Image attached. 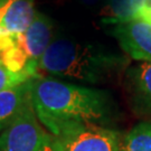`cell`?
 <instances>
[{
	"label": "cell",
	"instance_id": "cell-7",
	"mask_svg": "<svg viewBox=\"0 0 151 151\" xmlns=\"http://www.w3.org/2000/svg\"><path fill=\"white\" fill-rule=\"evenodd\" d=\"M34 0H8L0 9V53L27 30L36 17Z\"/></svg>",
	"mask_w": 151,
	"mask_h": 151
},
{
	"label": "cell",
	"instance_id": "cell-11",
	"mask_svg": "<svg viewBox=\"0 0 151 151\" xmlns=\"http://www.w3.org/2000/svg\"><path fill=\"white\" fill-rule=\"evenodd\" d=\"M119 151H151V121L135 124L120 137Z\"/></svg>",
	"mask_w": 151,
	"mask_h": 151
},
{
	"label": "cell",
	"instance_id": "cell-10",
	"mask_svg": "<svg viewBox=\"0 0 151 151\" xmlns=\"http://www.w3.org/2000/svg\"><path fill=\"white\" fill-rule=\"evenodd\" d=\"M146 0H109L105 18L103 22L108 25L134 20L145 7Z\"/></svg>",
	"mask_w": 151,
	"mask_h": 151
},
{
	"label": "cell",
	"instance_id": "cell-2",
	"mask_svg": "<svg viewBox=\"0 0 151 151\" xmlns=\"http://www.w3.org/2000/svg\"><path fill=\"white\" fill-rule=\"evenodd\" d=\"M125 62L123 56L101 45L56 38L39 60L37 73L81 85H99L110 81Z\"/></svg>",
	"mask_w": 151,
	"mask_h": 151
},
{
	"label": "cell",
	"instance_id": "cell-4",
	"mask_svg": "<svg viewBox=\"0 0 151 151\" xmlns=\"http://www.w3.org/2000/svg\"><path fill=\"white\" fill-rule=\"evenodd\" d=\"M0 151H53V135L39 122L30 99L0 133Z\"/></svg>",
	"mask_w": 151,
	"mask_h": 151
},
{
	"label": "cell",
	"instance_id": "cell-13",
	"mask_svg": "<svg viewBox=\"0 0 151 151\" xmlns=\"http://www.w3.org/2000/svg\"><path fill=\"white\" fill-rule=\"evenodd\" d=\"M137 19H141V20H145L151 24V0H146L145 7L142 8Z\"/></svg>",
	"mask_w": 151,
	"mask_h": 151
},
{
	"label": "cell",
	"instance_id": "cell-6",
	"mask_svg": "<svg viewBox=\"0 0 151 151\" xmlns=\"http://www.w3.org/2000/svg\"><path fill=\"white\" fill-rule=\"evenodd\" d=\"M111 34L124 53L138 62H151V24L141 19L112 24Z\"/></svg>",
	"mask_w": 151,
	"mask_h": 151
},
{
	"label": "cell",
	"instance_id": "cell-8",
	"mask_svg": "<svg viewBox=\"0 0 151 151\" xmlns=\"http://www.w3.org/2000/svg\"><path fill=\"white\" fill-rule=\"evenodd\" d=\"M127 87L133 111L151 116V62H141L128 70Z\"/></svg>",
	"mask_w": 151,
	"mask_h": 151
},
{
	"label": "cell",
	"instance_id": "cell-9",
	"mask_svg": "<svg viewBox=\"0 0 151 151\" xmlns=\"http://www.w3.org/2000/svg\"><path fill=\"white\" fill-rule=\"evenodd\" d=\"M30 81L0 92V133L12 122L30 99Z\"/></svg>",
	"mask_w": 151,
	"mask_h": 151
},
{
	"label": "cell",
	"instance_id": "cell-5",
	"mask_svg": "<svg viewBox=\"0 0 151 151\" xmlns=\"http://www.w3.org/2000/svg\"><path fill=\"white\" fill-rule=\"evenodd\" d=\"M120 137L106 127H77L53 135V151H119Z\"/></svg>",
	"mask_w": 151,
	"mask_h": 151
},
{
	"label": "cell",
	"instance_id": "cell-15",
	"mask_svg": "<svg viewBox=\"0 0 151 151\" xmlns=\"http://www.w3.org/2000/svg\"><path fill=\"white\" fill-rule=\"evenodd\" d=\"M7 1H8V0H0V9L7 4Z\"/></svg>",
	"mask_w": 151,
	"mask_h": 151
},
{
	"label": "cell",
	"instance_id": "cell-14",
	"mask_svg": "<svg viewBox=\"0 0 151 151\" xmlns=\"http://www.w3.org/2000/svg\"><path fill=\"white\" fill-rule=\"evenodd\" d=\"M82 2L84 4V5H87V6H93V5H96L97 2L100 1V0H81Z\"/></svg>",
	"mask_w": 151,
	"mask_h": 151
},
{
	"label": "cell",
	"instance_id": "cell-3",
	"mask_svg": "<svg viewBox=\"0 0 151 151\" xmlns=\"http://www.w3.org/2000/svg\"><path fill=\"white\" fill-rule=\"evenodd\" d=\"M52 42L53 22L44 14L37 12L29 28L0 53V58L12 72L38 76V63Z\"/></svg>",
	"mask_w": 151,
	"mask_h": 151
},
{
	"label": "cell",
	"instance_id": "cell-12",
	"mask_svg": "<svg viewBox=\"0 0 151 151\" xmlns=\"http://www.w3.org/2000/svg\"><path fill=\"white\" fill-rule=\"evenodd\" d=\"M36 76L32 75L29 73H16L12 72L4 64V62L0 58V92L9 90L18 85H22L26 82L30 81Z\"/></svg>",
	"mask_w": 151,
	"mask_h": 151
},
{
	"label": "cell",
	"instance_id": "cell-1",
	"mask_svg": "<svg viewBox=\"0 0 151 151\" xmlns=\"http://www.w3.org/2000/svg\"><path fill=\"white\" fill-rule=\"evenodd\" d=\"M30 100L39 122L52 135L77 127H106L115 112L109 92L42 75L32 78Z\"/></svg>",
	"mask_w": 151,
	"mask_h": 151
}]
</instances>
